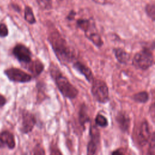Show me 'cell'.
<instances>
[{
	"label": "cell",
	"instance_id": "obj_1",
	"mask_svg": "<svg viewBox=\"0 0 155 155\" xmlns=\"http://www.w3.org/2000/svg\"><path fill=\"white\" fill-rule=\"evenodd\" d=\"M48 40L52 48L60 62L66 64L70 62L74 54L68 45L66 40L62 38L61 35L56 30L49 34Z\"/></svg>",
	"mask_w": 155,
	"mask_h": 155
},
{
	"label": "cell",
	"instance_id": "obj_2",
	"mask_svg": "<svg viewBox=\"0 0 155 155\" xmlns=\"http://www.w3.org/2000/svg\"><path fill=\"white\" fill-rule=\"evenodd\" d=\"M50 71L59 91L63 96L70 99H73L78 96V90L77 88L70 82L58 67L52 64L50 66Z\"/></svg>",
	"mask_w": 155,
	"mask_h": 155
},
{
	"label": "cell",
	"instance_id": "obj_3",
	"mask_svg": "<svg viewBox=\"0 0 155 155\" xmlns=\"http://www.w3.org/2000/svg\"><path fill=\"white\" fill-rule=\"evenodd\" d=\"M154 62V58L151 52L147 48L143 49L136 53L133 59V64L137 68L147 70Z\"/></svg>",
	"mask_w": 155,
	"mask_h": 155
},
{
	"label": "cell",
	"instance_id": "obj_4",
	"mask_svg": "<svg viewBox=\"0 0 155 155\" xmlns=\"http://www.w3.org/2000/svg\"><path fill=\"white\" fill-rule=\"evenodd\" d=\"M91 93L94 99L100 103H105L108 100V88L106 83L102 80L94 79L93 81Z\"/></svg>",
	"mask_w": 155,
	"mask_h": 155
},
{
	"label": "cell",
	"instance_id": "obj_5",
	"mask_svg": "<svg viewBox=\"0 0 155 155\" xmlns=\"http://www.w3.org/2000/svg\"><path fill=\"white\" fill-rule=\"evenodd\" d=\"M7 77L12 81L16 82H28L31 79V76L26 72L17 68L12 67L4 71Z\"/></svg>",
	"mask_w": 155,
	"mask_h": 155
},
{
	"label": "cell",
	"instance_id": "obj_6",
	"mask_svg": "<svg viewBox=\"0 0 155 155\" xmlns=\"http://www.w3.org/2000/svg\"><path fill=\"white\" fill-rule=\"evenodd\" d=\"M13 54L21 62L28 64L31 61V53L24 45L18 44L13 49Z\"/></svg>",
	"mask_w": 155,
	"mask_h": 155
},
{
	"label": "cell",
	"instance_id": "obj_7",
	"mask_svg": "<svg viewBox=\"0 0 155 155\" xmlns=\"http://www.w3.org/2000/svg\"><path fill=\"white\" fill-rule=\"evenodd\" d=\"M136 139L140 145L147 143L151 138V134L148 123L147 120L141 122L136 130Z\"/></svg>",
	"mask_w": 155,
	"mask_h": 155
},
{
	"label": "cell",
	"instance_id": "obj_8",
	"mask_svg": "<svg viewBox=\"0 0 155 155\" xmlns=\"http://www.w3.org/2000/svg\"><path fill=\"white\" fill-rule=\"evenodd\" d=\"M36 123V120L34 115L28 111H25L22 114L21 131L23 133L31 132Z\"/></svg>",
	"mask_w": 155,
	"mask_h": 155
},
{
	"label": "cell",
	"instance_id": "obj_9",
	"mask_svg": "<svg viewBox=\"0 0 155 155\" xmlns=\"http://www.w3.org/2000/svg\"><path fill=\"white\" fill-rule=\"evenodd\" d=\"M90 136L91 139L87 146V155H94L99 141V133L96 127L93 126L91 127Z\"/></svg>",
	"mask_w": 155,
	"mask_h": 155
},
{
	"label": "cell",
	"instance_id": "obj_10",
	"mask_svg": "<svg viewBox=\"0 0 155 155\" xmlns=\"http://www.w3.org/2000/svg\"><path fill=\"white\" fill-rule=\"evenodd\" d=\"M73 67L78 71H79L82 74H83L88 82H93L94 78L92 71L90 68L81 62H75L73 64Z\"/></svg>",
	"mask_w": 155,
	"mask_h": 155
},
{
	"label": "cell",
	"instance_id": "obj_11",
	"mask_svg": "<svg viewBox=\"0 0 155 155\" xmlns=\"http://www.w3.org/2000/svg\"><path fill=\"white\" fill-rule=\"evenodd\" d=\"M85 36L88 38L94 45L97 47H101L103 44V41L102 40L100 35L95 31L94 25H93L88 31L85 32Z\"/></svg>",
	"mask_w": 155,
	"mask_h": 155
},
{
	"label": "cell",
	"instance_id": "obj_12",
	"mask_svg": "<svg viewBox=\"0 0 155 155\" xmlns=\"http://www.w3.org/2000/svg\"><path fill=\"white\" fill-rule=\"evenodd\" d=\"M116 119L120 128L123 131H126L128 130L130 127V119L127 114L120 112L117 114Z\"/></svg>",
	"mask_w": 155,
	"mask_h": 155
},
{
	"label": "cell",
	"instance_id": "obj_13",
	"mask_svg": "<svg viewBox=\"0 0 155 155\" xmlns=\"http://www.w3.org/2000/svg\"><path fill=\"white\" fill-rule=\"evenodd\" d=\"M0 137L4 145H6L10 149H13L15 148V140L12 133L8 131H4L0 134Z\"/></svg>",
	"mask_w": 155,
	"mask_h": 155
},
{
	"label": "cell",
	"instance_id": "obj_14",
	"mask_svg": "<svg viewBox=\"0 0 155 155\" xmlns=\"http://www.w3.org/2000/svg\"><path fill=\"white\" fill-rule=\"evenodd\" d=\"M28 64V70L35 76L39 75L44 70V65L39 60L36 59L33 61H31Z\"/></svg>",
	"mask_w": 155,
	"mask_h": 155
},
{
	"label": "cell",
	"instance_id": "obj_15",
	"mask_svg": "<svg viewBox=\"0 0 155 155\" xmlns=\"http://www.w3.org/2000/svg\"><path fill=\"white\" fill-rule=\"evenodd\" d=\"M114 54L117 60L122 64H126L130 58V54L121 48H117L114 50Z\"/></svg>",
	"mask_w": 155,
	"mask_h": 155
},
{
	"label": "cell",
	"instance_id": "obj_16",
	"mask_svg": "<svg viewBox=\"0 0 155 155\" xmlns=\"http://www.w3.org/2000/svg\"><path fill=\"white\" fill-rule=\"evenodd\" d=\"M24 18L25 20L30 24H33L36 22V19L33 12L32 8L26 5L24 9Z\"/></svg>",
	"mask_w": 155,
	"mask_h": 155
},
{
	"label": "cell",
	"instance_id": "obj_17",
	"mask_svg": "<svg viewBox=\"0 0 155 155\" xmlns=\"http://www.w3.org/2000/svg\"><path fill=\"white\" fill-rule=\"evenodd\" d=\"M78 27L85 32L88 31L93 25L91 24L90 21L85 18L78 19L76 22Z\"/></svg>",
	"mask_w": 155,
	"mask_h": 155
},
{
	"label": "cell",
	"instance_id": "obj_18",
	"mask_svg": "<svg viewBox=\"0 0 155 155\" xmlns=\"http://www.w3.org/2000/svg\"><path fill=\"white\" fill-rule=\"evenodd\" d=\"M133 99L139 103H145L148 101L149 95L147 91H140L134 94L133 96Z\"/></svg>",
	"mask_w": 155,
	"mask_h": 155
},
{
	"label": "cell",
	"instance_id": "obj_19",
	"mask_svg": "<svg viewBox=\"0 0 155 155\" xmlns=\"http://www.w3.org/2000/svg\"><path fill=\"white\" fill-rule=\"evenodd\" d=\"M79 116L80 124L82 126L84 127L85 123L89 120V116L87 114L86 107L84 105H82V107H81V109L79 110Z\"/></svg>",
	"mask_w": 155,
	"mask_h": 155
},
{
	"label": "cell",
	"instance_id": "obj_20",
	"mask_svg": "<svg viewBox=\"0 0 155 155\" xmlns=\"http://www.w3.org/2000/svg\"><path fill=\"white\" fill-rule=\"evenodd\" d=\"M145 11L148 16L153 21H155V2H151L147 5Z\"/></svg>",
	"mask_w": 155,
	"mask_h": 155
},
{
	"label": "cell",
	"instance_id": "obj_21",
	"mask_svg": "<svg viewBox=\"0 0 155 155\" xmlns=\"http://www.w3.org/2000/svg\"><path fill=\"white\" fill-rule=\"evenodd\" d=\"M38 4L43 10H50L52 8V0H36Z\"/></svg>",
	"mask_w": 155,
	"mask_h": 155
},
{
	"label": "cell",
	"instance_id": "obj_22",
	"mask_svg": "<svg viewBox=\"0 0 155 155\" xmlns=\"http://www.w3.org/2000/svg\"><path fill=\"white\" fill-rule=\"evenodd\" d=\"M95 122L97 125L101 127H105L108 125V120L107 118L103 115L100 114L96 116L95 119Z\"/></svg>",
	"mask_w": 155,
	"mask_h": 155
},
{
	"label": "cell",
	"instance_id": "obj_23",
	"mask_svg": "<svg viewBox=\"0 0 155 155\" xmlns=\"http://www.w3.org/2000/svg\"><path fill=\"white\" fill-rule=\"evenodd\" d=\"M147 155H155V133L151 136Z\"/></svg>",
	"mask_w": 155,
	"mask_h": 155
},
{
	"label": "cell",
	"instance_id": "obj_24",
	"mask_svg": "<svg viewBox=\"0 0 155 155\" xmlns=\"http://www.w3.org/2000/svg\"><path fill=\"white\" fill-rule=\"evenodd\" d=\"M31 155H45L43 147L40 144L36 145L31 151Z\"/></svg>",
	"mask_w": 155,
	"mask_h": 155
},
{
	"label": "cell",
	"instance_id": "obj_25",
	"mask_svg": "<svg viewBox=\"0 0 155 155\" xmlns=\"http://www.w3.org/2000/svg\"><path fill=\"white\" fill-rule=\"evenodd\" d=\"M8 34V30L7 25L4 23L0 24V38H5Z\"/></svg>",
	"mask_w": 155,
	"mask_h": 155
},
{
	"label": "cell",
	"instance_id": "obj_26",
	"mask_svg": "<svg viewBox=\"0 0 155 155\" xmlns=\"http://www.w3.org/2000/svg\"><path fill=\"white\" fill-rule=\"evenodd\" d=\"M50 155H62V154L59 148L54 146L50 148Z\"/></svg>",
	"mask_w": 155,
	"mask_h": 155
},
{
	"label": "cell",
	"instance_id": "obj_27",
	"mask_svg": "<svg viewBox=\"0 0 155 155\" xmlns=\"http://www.w3.org/2000/svg\"><path fill=\"white\" fill-rule=\"evenodd\" d=\"M150 114L152 117L155 118V101L150 107Z\"/></svg>",
	"mask_w": 155,
	"mask_h": 155
},
{
	"label": "cell",
	"instance_id": "obj_28",
	"mask_svg": "<svg viewBox=\"0 0 155 155\" xmlns=\"http://www.w3.org/2000/svg\"><path fill=\"white\" fill-rule=\"evenodd\" d=\"M111 155H125V154L120 149H117L113 151L111 153Z\"/></svg>",
	"mask_w": 155,
	"mask_h": 155
},
{
	"label": "cell",
	"instance_id": "obj_29",
	"mask_svg": "<svg viewBox=\"0 0 155 155\" xmlns=\"http://www.w3.org/2000/svg\"><path fill=\"white\" fill-rule=\"evenodd\" d=\"M75 15H76V13L73 10H71L70 11L68 15L67 16V19H68V20H73L74 18Z\"/></svg>",
	"mask_w": 155,
	"mask_h": 155
},
{
	"label": "cell",
	"instance_id": "obj_30",
	"mask_svg": "<svg viewBox=\"0 0 155 155\" xmlns=\"http://www.w3.org/2000/svg\"><path fill=\"white\" fill-rule=\"evenodd\" d=\"M6 103V99L5 98L0 94V107L4 106Z\"/></svg>",
	"mask_w": 155,
	"mask_h": 155
},
{
	"label": "cell",
	"instance_id": "obj_31",
	"mask_svg": "<svg viewBox=\"0 0 155 155\" xmlns=\"http://www.w3.org/2000/svg\"><path fill=\"white\" fill-rule=\"evenodd\" d=\"M4 145L1 139V137H0V148L2 147H4Z\"/></svg>",
	"mask_w": 155,
	"mask_h": 155
}]
</instances>
